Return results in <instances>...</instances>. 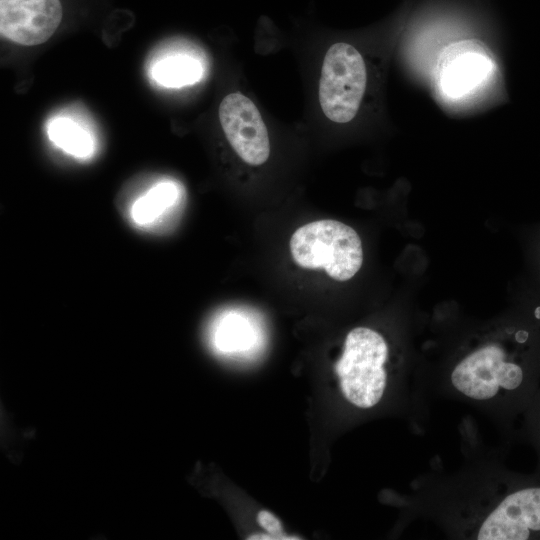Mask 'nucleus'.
<instances>
[{"label": "nucleus", "instance_id": "f257e3e1", "mask_svg": "<svg viewBox=\"0 0 540 540\" xmlns=\"http://www.w3.org/2000/svg\"><path fill=\"white\" fill-rule=\"evenodd\" d=\"M290 251L300 267L323 269L337 281L351 279L363 262L362 242L357 232L331 219L298 228L290 239Z\"/></svg>", "mask_w": 540, "mask_h": 540}, {"label": "nucleus", "instance_id": "f03ea898", "mask_svg": "<svg viewBox=\"0 0 540 540\" xmlns=\"http://www.w3.org/2000/svg\"><path fill=\"white\" fill-rule=\"evenodd\" d=\"M387 357V343L378 332L357 327L347 334L335 372L342 394L350 403L371 408L380 401L386 387Z\"/></svg>", "mask_w": 540, "mask_h": 540}, {"label": "nucleus", "instance_id": "7ed1b4c3", "mask_svg": "<svg viewBox=\"0 0 540 540\" xmlns=\"http://www.w3.org/2000/svg\"><path fill=\"white\" fill-rule=\"evenodd\" d=\"M367 73L361 54L350 44L335 43L325 54L319 81V102L336 123L351 121L360 107Z\"/></svg>", "mask_w": 540, "mask_h": 540}, {"label": "nucleus", "instance_id": "20e7f679", "mask_svg": "<svg viewBox=\"0 0 540 540\" xmlns=\"http://www.w3.org/2000/svg\"><path fill=\"white\" fill-rule=\"evenodd\" d=\"M496 63L480 40L465 39L445 46L434 66V85L449 101H462L477 94L494 77Z\"/></svg>", "mask_w": 540, "mask_h": 540}, {"label": "nucleus", "instance_id": "39448f33", "mask_svg": "<svg viewBox=\"0 0 540 540\" xmlns=\"http://www.w3.org/2000/svg\"><path fill=\"white\" fill-rule=\"evenodd\" d=\"M519 365L507 362L498 345H486L461 360L451 373L453 386L475 400L493 398L500 388L514 390L522 383Z\"/></svg>", "mask_w": 540, "mask_h": 540}, {"label": "nucleus", "instance_id": "423d86ee", "mask_svg": "<svg viewBox=\"0 0 540 540\" xmlns=\"http://www.w3.org/2000/svg\"><path fill=\"white\" fill-rule=\"evenodd\" d=\"M219 119L228 142L244 162L261 165L268 159V131L248 97L238 92L225 96L219 106Z\"/></svg>", "mask_w": 540, "mask_h": 540}, {"label": "nucleus", "instance_id": "0eeeda50", "mask_svg": "<svg viewBox=\"0 0 540 540\" xmlns=\"http://www.w3.org/2000/svg\"><path fill=\"white\" fill-rule=\"evenodd\" d=\"M61 19L59 0H0L1 35L20 45L46 42Z\"/></svg>", "mask_w": 540, "mask_h": 540}, {"label": "nucleus", "instance_id": "6e6552de", "mask_svg": "<svg viewBox=\"0 0 540 540\" xmlns=\"http://www.w3.org/2000/svg\"><path fill=\"white\" fill-rule=\"evenodd\" d=\"M540 531V488H526L508 495L485 518L479 540H525Z\"/></svg>", "mask_w": 540, "mask_h": 540}, {"label": "nucleus", "instance_id": "1a4fd4ad", "mask_svg": "<svg viewBox=\"0 0 540 540\" xmlns=\"http://www.w3.org/2000/svg\"><path fill=\"white\" fill-rule=\"evenodd\" d=\"M180 201V187L171 180H160L131 201L127 215L139 229L157 230L177 213Z\"/></svg>", "mask_w": 540, "mask_h": 540}, {"label": "nucleus", "instance_id": "9d476101", "mask_svg": "<svg viewBox=\"0 0 540 540\" xmlns=\"http://www.w3.org/2000/svg\"><path fill=\"white\" fill-rule=\"evenodd\" d=\"M51 142L65 153L81 159L89 158L95 149L91 133L68 117H56L47 126Z\"/></svg>", "mask_w": 540, "mask_h": 540}, {"label": "nucleus", "instance_id": "9b49d317", "mask_svg": "<svg viewBox=\"0 0 540 540\" xmlns=\"http://www.w3.org/2000/svg\"><path fill=\"white\" fill-rule=\"evenodd\" d=\"M151 73L159 85L179 88L198 82L202 77L203 68L197 59L182 54L168 56L157 61Z\"/></svg>", "mask_w": 540, "mask_h": 540}, {"label": "nucleus", "instance_id": "f8f14e48", "mask_svg": "<svg viewBox=\"0 0 540 540\" xmlns=\"http://www.w3.org/2000/svg\"><path fill=\"white\" fill-rule=\"evenodd\" d=\"M250 327L244 318L234 312L224 313L211 326L210 339L216 351L232 354L243 351L250 340Z\"/></svg>", "mask_w": 540, "mask_h": 540}, {"label": "nucleus", "instance_id": "ddd939ff", "mask_svg": "<svg viewBox=\"0 0 540 540\" xmlns=\"http://www.w3.org/2000/svg\"><path fill=\"white\" fill-rule=\"evenodd\" d=\"M257 522L268 532V535H252L248 539H299L287 537L283 532V526L280 520L269 511H260L257 515Z\"/></svg>", "mask_w": 540, "mask_h": 540}]
</instances>
